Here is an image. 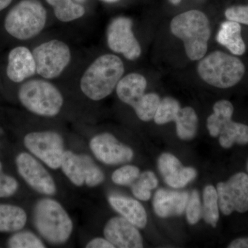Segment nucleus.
Returning a JSON list of instances; mask_svg holds the SVG:
<instances>
[{"label":"nucleus","mask_w":248,"mask_h":248,"mask_svg":"<svg viewBox=\"0 0 248 248\" xmlns=\"http://www.w3.org/2000/svg\"><path fill=\"white\" fill-rule=\"evenodd\" d=\"M124 73V65L119 57L112 54L102 55L84 72L80 87L91 100H102L115 90Z\"/></svg>","instance_id":"1"},{"label":"nucleus","mask_w":248,"mask_h":248,"mask_svg":"<svg viewBox=\"0 0 248 248\" xmlns=\"http://www.w3.org/2000/svg\"><path fill=\"white\" fill-rule=\"evenodd\" d=\"M173 35L184 42L187 56L192 61L202 60L208 50L210 37V22L203 12L186 11L173 18L170 24Z\"/></svg>","instance_id":"2"},{"label":"nucleus","mask_w":248,"mask_h":248,"mask_svg":"<svg viewBox=\"0 0 248 248\" xmlns=\"http://www.w3.org/2000/svg\"><path fill=\"white\" fill-rule=\"evenodd\" d=\"M33 222L39 234L53 245L65 244L73 233L71 217L61 204L52 199H42L36 203Z\"/></svg>","instance_id":"3"},{"label":"nucleus","mask_w":248,"mask_h":248,"mask_svg":"<svg viewBox=\"0 0 248 248\" xmlns=\"http://www.w3.org/2000/svg\"><path fill=\"white\" fill-rule=\"evenodd\" d=\"M200 60L197 71L201 78L219 89H228L237 84L246 72L244 63L239 58L218 50Z\"/></svg>","instance_id":"4"},{"label":"nucleus","mask_w":248,"mask_h":248,"mask_svg":"<svg viewBox=\"0 0 248 248\" xmlns=\"http://www.w3.org/2000/svg\"><path fill=\"white\" fill-rule=\"evenodd\" d=\"M46 19V11L40 1L22 0L6 16L4 27L15 38L27 40L42 32Z\"/></svg>","instance_id":"5"},{"label":"nucleus","mask_w":248,"mask_h":248,"mask_svg":"<svg viewBox=\"0 0 248 248\" xmlns=\"http://www.w3.org/2000/svg\"><path fill=\"white\" fill-rule=\"evenodd\" d=\"M18 97L28 110L42 117H55L63 104L62 93L53 84L42 79L29 80L19 88Z\"/></svg>","instance_id":"6"},{"label":"nucleus","mask_w":248,"mask_h":248,"mask_svg":"<svg viewBox=\"0 0 248 248\" xmlns=\"http://www.w3.org/2000/svg\"><path fill=\"white\" fill-rule=\"evenodd\" d=\"M234 107L228 100L215 103L213 113L207 120V128L213 138L218 137L222 148H231L234 143L246 145L248 143V126L232 120Z\"/></svg>","instance_id":"7"},{"label":"nucleus","mask_w":248,"mask_h":248,"mask_svg":"<svg viewBox=\"0 0 248 248\" xmlns=\"http://www.w3.org/2000/svg\"><path fill=\"white\" fill-rule=\"evenodd\" d=\"M32 55L37 74L45 79H53L60 76L71 59L69 47L58 40L48 41L36 47Z\"/></svg>","instance_id":"8"},{"label":"nucleus","mask_w":248,"mask_h":248,"mask_svg":"<svg viewBox=\"0 0 248 248\" xmlns=\"http://www.w3.org/2000/svg\"><path fill=\"white\" fill-rule=\"evenodd\" d=\"M28 151L51 169H59L64 154V141L54 131L32 132L24 138Z\"/></svg>","instance_id":"9"},{"label":"nucleus","mask_w":248,"mask_h":248,"mask_svg":"<svg viewBox=\"0 0 248 248\" xmlns=\"http://www.w3.org/2000/svg\"><path fill=\"white\" fill-rule=\"evenodd\" d=\"M217 192L219 210L223 215L248 211V175L246 173H236L226 182L218 183Z\"/></svg>","instance_id":"10"},{"label":"nucleus","mask_w":248,"mask_h":248,"mask_svg":"<svg viewBox=\"0 0 248 248\" xmlns=\"http://www.w3.org/2000/svg\"><path fill=\"white\" fill-rule=\"evenodd\" d=\"M17 172L24 182L36 192L47 196L55 195L56 184L53 177L34 156L21 153L16 156Z\"/></svg>","instance_id":"11"},{"label":"nucleus","mask_w":248,"mask_h":248,"mask_svg":"<svg viewBox=\"0 0 248 248\" xmlns=\"http://www.w3.org/2000/svg\"><path fill=\"white\" fill-rule=\"evenodd\" d=\"M132 27L133 22L130 18H115L108 28L107 42L112 51L122 54L125 58L134 61L141 55V48Z\"/></svg>","instance_id":"12"},{"label":"nucleus","mask_w":248,"mask_h":248,"mask_svg":"<svg viewBox=\"0 0 248 248\" xmlns=\"http://www.w3.org/2000/svg\"><path fill=\"white\" fill-rule=\"evenodd\" d=\"M89 146L93 154L103 164H124L130 162L134 157L133 149L110 133H101L93 137L90 141Z\"/></svg>","instance_id":"13"},{"label":"nucleus","mask_w":248,"mask_h":248,"mask_svg":"<svg viewBox=\"0 0 248 248\" xmlns=\"http://www.w3.org/2000/svg\"><path fill=\"white\" fill-rule=\"evenodd\" d=\"M106 239L119 248H141L143 239L138 228L122 217H112L104 228Z\"/></svg>","instance_id":"14"},{"label":"nucleus","mask_w":248,"mask_h":248,"mask_svg":"<svg viewBox=\"0 0 248 248\" xmlns=\"http://www.w3.org/2000/svg\"><path fill=\"white\" fill-rule=\"evenodd\" d=\"M157 166L164 182L173 188L185 187L197 176L194 168L183 166L177 156L171 153H163L158 159Z\"/></svg>","instance_id":"15"},{"label":"nucleus","mask_w":248,"mask_h":248,"mask_svg":"<svg viewBox=\"0 0 248 248\" xmlns=\"http://www.w3.org/2000/svg\"><path fill=\"white\" fill-rule=\"evenodd\" d=\"M188 197L187 192L159 189L153 198V210L163 218L179 216L185 212Z\"/></svg>","instance_id":"16"},{"label":"nucleus","mask_w":248,"mask_h":248,"mask_svg":"<svg viewBox=\"0 0 248 248\" xmlns=\"http://www.w3.org/2000/svg\"><path fill=\"white\" fill-rule=\"evenodd\" d=\"M37 73L35 59L30 50L17 46L11 50L8 58L6 74L10 80L20 83Z\"/></svg>","instance_id":"17"},{"label":"nucleus","mask_w":248,"mask_h":248,"mask_svg":"<svg viewBox=\"0 0 248 248\" xmlns=\"http://www.w3.org/2000/svg\"><path fill=\"white\" fill-rule=\"evenodd\" d=\"M109 204L124 218L138 228L143 229L148 223V216L144 207L138 200L121 195H110Z\"/></svg>","instance_id":"18"},{"label":"nucleus","mask_w":248,"mask_h":248,"mask_svg":"<svg viewBox=\"0 0 248 248\" xmlns=\"http://www.w3.org/2000/svg\"><path fill=\"white\" fill-rule=\"evenodd\" d=\"M146 78L138 73H130L122 78L116 87L119 99L131 107L145 94Z\"/></svg>","instance_id":"19"},{"label":"nucleus","mask_w":248,"mask_h":248,"mask_svg":"<svg viewBox=\"0 0 248 248\" xmlns=\"http://www.w3.org/2000/svg\"><path fill=\"white\" fill-rule=\"evenodd\" d=\"M217 41L235 55H242L246 52V45L241 36L239 23L228 20L222 23L217 35Z\"/></svg>","instance_id":"20"},{"label":"nucleus","mask_w":248,"mask_h":248,"mask_svg":"<svg viewBox=\"0 0 248 248\" xmlns=\"http://www.w3.org/2000/svg\"><path fill=\"white\" fill-rule=\"evenodd\" d=\"M27 222L25 210L17 205L0 203V232H16Z\"/></svg>","instance_id":"21"},{"label":"nucleus","mask_w":248,"mask_h":248,"mask_svg":"<svg viewBox=\"0 0 248 248\" xmlns=\"http://www.w3.org/2000/svg\"><path fill=\"white\" fill-rule=\"evenodd\" d=\"M174 122L179 139L184 141L193 140L198 130V117L191 107L182 108L178 112Z\"/></svg>","instance_id":"22"},{"label":"nucleus","mask_w":248,"mask_h":248,"mask_svg":"<svg viewBox=\"0 0 248 248\" xmlns=\"http://www.w3.org/2000/svg\"><path fill=\"white\" fill-rule=\"evenodd\" d=\"M60 168L72 184L79 187L84 186V170L79 155L73 151H65Z\"/></svg>","instance_id":"23"},{"label":"nucleus","mask_w":248,"mask_h":248,"mask_svg":"<svg viewBox=\"0 0 248 248\" xmlns=\"http://www.w3.org/2000/svg\"><path fill=\"white\" fill-rule=\"evenodd\" d=\"M202 218L205 223L216 228L219 219V205L217 189L213 186H206L203 193Z\"/></svg>","instance_id":"24"},{"label":"nucleus","mask_w":248,"mask_h":248,"mask_svg":"<svg viewBox=\"0 0 248 248\" xmlns=\"http://www.w3.org/2000/svg\"><path fill=\"white\" fill-rule=\"evenodd\" d=\"M53 6L55 17L63 22H71L84 16L85 9L73 0H46Z\"/></svg>","instance_id":"25"},{"label":"nucleus","mask_w":248,"mask_h":248,"mask_svg":"<svg viewBox=\"0 0 248 248\" xmlns=\"http://www.w3.org/2000/svg\"><path fill=\"white\" fill-rule=\"evenodd\" d=\"M159 181L155 173L152 171H145L140 173L137 180L132 184V192L139 200H149L151 197V190L157 187Z\"/></svg>","instance_id":"26"},{"label":"nucleus","mask_w":248,"mask_h":248,"mask_svg":"<svg viewBox=\"0 0 248 248\" xmlns=\"http://www.w3.org/2000/svg\"><path fill=\"white\" fill-rule=\"evenodd\" d=\"M160 101L159 96L156 93H145L133 108L140 120L149 122L154 119Z\"/></svg>","instance_id":"27"},{"label":"nucleus","mask_w":248,"mask_h":248,"mask_svg":"<svg viewBox=\"0 0 248 248\" xmlns=\"http://www.w3.org/2000/svg\"><path fill=\"white\" fill-rule=\"evenodd\" d=\"M181 108L182 107L177 99L170 97H165L160 101L153 120L158 125H164L169 122H174Z\"/></svg>","instance_id":"28"},{"label":"nucleus","mask_w":248,"mask_h":248,"mask_svg":"<svg viewBox=\"0 0 248 248\" xmlns=\"http://www.w3.org/2000/svg\"><path fill=\"white\" fill-rule=\"evenodd\" d=\"M79 156L84 170V184L91 187H96L102 184L105 179V175L92 158L85 154L79 155Z\"/></svg>","instance_id":"29"},{"label":"nucleus","mask_w":248,"mask_h":248,"mask_svg":"<svg viewBox=\"0 0 248 248\" xmlns=\"http://www.w3.org/2000/svg\"><path fill=\"white\" fill-rule=\"evenodd\" d=\"M10 248H45L38 236L29 231H18L9 238L7 243Z\"/></svg>","instance_id":"30"},{"label":"nucleus","mask_w":248,"mask_h":248,"mask_svg":"<svg viewBox=\"0 0 248 248\" xmlns=\"http://www.w3.org/2000/svg\"><path fill=\"white\" fill-rule=\"evenodd\" d=\"M140 174V169L133 165H125L112 173V182L118 186L132 185Z\"/></svg>","instance_id":"31"},{"label":"nucleus","mask_w":248,"mask_h":248,"mask_svg":"<svg viewBox=\"0 0 248 248\" xmlns=\"http://www.w3.org/2000/svg\"><path fill=\"white\" fill-rule=\"evenodd\" d=\"M185 211L189 224H197L202 218V204L198 191L192 190L189 195Z\"/></svg>","instance_id":"32"},{"label":"nucleus","mask_w":248,"mask_h":248,"mask_svg":"<svg viewBox=\"0 0 248 248\" xmlns=\"http://www.w3.org/2000/svg\"><path fill=\"white\" fill-rule=\"evenodd\" d=\"M19 184L14 177L3 172V166L0 161V198L11 197L17 192Z\"/></svg>","instance_id":"33"},{"label":"nucleus","mask_w":248,"mask_h":248,"mask_svg":"<svg viewBox=\"0 0 248 248\" xmlns=\"http://www.w3.org/2000/svg\"><path fill=\"white\" fill-rule=\"evenodd\" d=\"M225 16L228 20L248 26V5L231 6L225 11Z\"/></svg>","instance_id":"34"},{"label":"nucleus","mask_w":248,"mask_h":248,"mask_svg":"<svg viewBox=\"0 0 248 248\" xmlns=\"http://www.w3.org/2000/svg\"><path fill=\"white\" fill-rule=\"evenodd\" d=\"M86 248H115L106 238L97 237L93 239L86 244Z\"/></svg>","instance_id":"35"},{"label":"nucleus","mask_w":248,"mask_h":248,"mask_svg":"<svg viewBox=\"0 0 248 248\" xmlns=\"http://www.w3.org/2000/svg\"><path fill=\"white\" fill-rule=\"evenodd\" d=\"M229 248H248V238H239L232 241Z\"/></svg>","instance_id":"36"},{"label":"nucleus","mask_w":248,"mask_h":248,"mask_svg":"<svg viewBox=\"0 0 248 248\" xmlns=\"http://www.w3.org/2000/svg\"><path fill=\"white\" fill-rule=\"evenodd\" d=\"M13 0H0V11L6 9Z\"/></svg>","instance_id":"37"},{"label":"nucleus","mask_w":248,"mask_h":248,"mask_svg":"<svg viewBox=\"0 0 248 248\" xmlns=\"http://www.w3.org/2000/svg\"><path fill=\"white\" fill-rule=\"evenodd\" d=\"M170 2L172 3V4L177 5L179 4L182 0H169Z\"/></svg>","instance_id":"38"},{"label":"nucleus","mask_w":248,"mask_h":248,"mask_svg":"<svg viewBox=\"0 0 248 248\" xmlns=\"http://www.w3.org/2000/svg\"><path fill=\"white\" fill-rule=\"evenodd\" d=\"M102 1H106V2L108 3H114L116 2V1H118L119 0H102Z\"/></svg>","instance_id":"39"},{"label":"nucleus","mask_w":248,"mask_h":248,"mask_svg":"<svg viewBox=\"0 0 248 248\" xmlns=\"http://www.w3.org/2000/svg\"><path fill=\"white\" fill-rule=\"evenodd\" d=\"M247 169H248V164H247Z\"/></svg>","instance_id":"40"}]
</instances>
